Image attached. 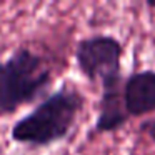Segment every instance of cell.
I'll use <instances>...</instances> for the list:
<instances>
[{"label": "cell", "instance_id": "5", "mask_svg": "<svg viewBox=\"0 0 155 155\" xmlns=\"http://www.w3.org/2000/svg\"><path fill=\"white\" fill-rule=\"evenodd\" d=\"M124 87V85H122ZM122 87L100 90L97 108V120L94 125V134H112L117 132L128 122V114L124 105Z\"/></svg>", "mask_w": 155, "mask_h": 155}, {"label": "cell", "instance_id": "4", "mask_svg": "<svg viewBox=\"0 0 155 155\" xmlns=\"http://www.w3.org/2000/svg\"><path fill=\"white\" fill-rule=\"evenodd\" d=\"M124 105L128 117H143L155 112V70H140L124 78Z\"/></svg>", "mask_w": 155, "mask_h": 155}, {"label": "cell", "instance_id": "1", "mask_svg": "<svg viewBox=\"0 0 155 155\" xmlns=\"http://www.w3.org/2000/svg\"><path fill=\"white\" fill-rule=\"evenodd\" d=\"M85 107V95L75 85L62 84L10 128V140L28 148H45L65 140Z\"/></svg>", "mask_w": 155, "mask_h": 155}, {"label": "cell", "instance_id": "6", "mask_svg": "<svg viewBox=\"0 0 155 155\" xmlns=\"http://www.w3.org/2000/svg\"><path fill=\"white\" fill-rule=\"evenodd\" d=\"M140 130L145 132V134L150 137V140L155 143V117L150 118V120H147V122H143V124L140 125Z\"/></svg>", "mask_w": 155, "mask_h": 155}, {"label": "cell", "instance_id": "2", "mask_svg": "<svg viewBox=\"0 0 155 155\" xmlns=\"http://www.w3.org/2000/svg\"><path fill=\"white\" fill-rule=\"evenodd\" d=\"M54 84V67L30 45L17 47L0 60V118L17 114L22 107L44 100Z\"/></svg>", "mask_w": 155, "mask_h": 155}, {"label": "cell", "instance_id": "3", "mask_svg": "<svg viewBox=\"0 0 155 155\" xmlns=\"http://www.w3.org/2000/svg\"><path fill=\"white\" fill-rule=\"evenodd\" d=\"M124 45L114 35H88L77 42L74 58L77 68L90 84H100V90L124 85L122 77Z\"/></svg>", "mask_w": 155, "mask_h": 155}, {"label": "cell", "instance_id": "7", "mask_svg": "<svg viewBox=\"0 0 155 155\" xmlns=\"http://www.w3.org/2000/svg\"><path fill=\"white\" fill-rule=\"evenodd\" d=\"M145 5H147L148 8H153L155 10V0H148V2H145Z\"/></svg>", "mask_w": 155, "mask_h": 155}]
</instances>
